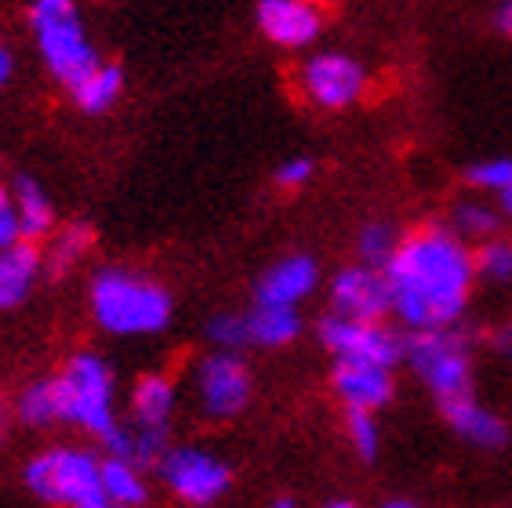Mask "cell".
<instances>
[{"instance_id": "30", "label": "cell", "mask_w": 512, "mask_h": 508, "mask_svg": "<svg viewBox=\"0 0 512 508\" xmlns=\"http://www.w3.org/2000/svg\"><path fill=\"white\" fill-rule=\"evenodd\" d=\"M313 175H316L313 157H287L284 164L273 171V182H276V189H287V193H291V189L309 186Z\"/></svg>"}, {"instance_id": "5", "label": "cell", "mask_w": 512, "mask_h": 508, "mask_svg": "<svg viewBox=\"0 0 512 508\" xmlns=\"http://www.w3.org/2000/svg\"><path fill=\"white\" fill-rule=\"evenodd\" d=\"M59 392V421H73L91 436L106 440L117 429L113 418V371L95 352H77L55 378Z\"/></svg>"}, {"instance_id": "26", "label": "cell", "mask_w": 512, "mask_h": 508, "mask_svg": "<svg viewBox=\"0 0 512 508\" xmlns=\"http://www.w3.org/2000/svg\"><path fill=\"white\" fill-rule=\"evenodd\" d=\"M19 418L30 421V425H51V421H59V392H55V378H40L22 392Z\"/></svg>"}, {"instance_id": "22", "label": "cell", "mask_w": 512, "mask_h": 508, "mask_svg": "<svg viewBox=\"0 0 512 508\" xmlns=\"http://www.w3.org/2000/svg\"><path fill=\"white\" fill-rule=\"evenodd\" d=\"M502 207L487 204V200H458L451 207V229L462 240H491L502 229Z\"/></svg>"}, {"instance_id": "31", "label": "cell", "mask_w": 512, "mask_h": 508, "mask_svg": "<svg viewBox=\"0 0 512 508\" xmlns=\"http://www.w3.org/2000/svg\"><path fill=\"white\" fill-rule=\"evenodd\" d=\"M168 454V429H138L135 425V465H160Z\"/></svg>"}, {"instance_id": "29", "label": "cell", "mask_w": 512, "mask_h": 508, "mask_svg": "<svg viewBox=\"0 0 512 508\" xmlns=\"http://www.w3.org/2000/svg\"><path fill=\"white\" fill-rule=\"evenodd\" d=\"M345 425H349V440H353L356 454L360 458H375L378 454V425H375V411H360V407H345Z\"/></svg>"}, {"instance_id": "27", "label": "cell", "mask_w": 512, "mask_h": 508, "mask_svg": "<svg viewBox=\"0 0 512 508\" xmlns=\"http://www.w3.org/2000/svg\"><path fill=\"white\" fill-rule=\"evenodd\" d=\"M465 182L476 189V193H502L512 182V157H487L476 160V164L465 167Z\"/></svg>"}, {"instance_id": "21", "label": "cell", "mask_w": 512, "mask_h": 508, "mask_svg": "<svg viewBox=\"0 0 512 508\" xmlns=\"http://www.w3.org/2000/svg\"><path fill=\"white\" fill-rule=\"evenodd\" d=\"M95 244V229L88 222H69L59 225L55 233L48 236V251H44V273L48 276H66L73 273L84 254Z\"/></svg>"}, {"instance_id": "24", "label": "cell", "mask_w": 512, "mask_h": 508, "mask_svg": "<svg viewBox=\"0 0 512 508\" xmlns=\"http://www.w3.org/2000/svg\"><path fill=\"white\" fill-rule=\"evenodd\" d=\"M476 276L487 284H512V240L505 236H491L480 240V247L473 251Z\"/></svg>"}, {"instance_id": "14", "label": "cell", "mask_w": 512, "mask_h": 508, "mask_svg": "<svg viewBox=\"0 0 512 508\" xmlns=\"http://www.w3.org/2000/svg\"><path fill=\"white\" fill-rule=\"evenodd\" d=\"M335 392L342 396L345 407L378 411V407H385V403L393 400V374H389V367H378V363L338 360Z\"/></svg>"}, {"instance_id": "23", "label": "cell", "mask_w": 512, "mask_h": 508, "mask_svg": "<svg viewBox=\"0 0 512 508\" xmlns=\"http://www.w3.org/2000/svg\"><path fill=\"white\" fill-rule=\"evenodd\" d=\"M102 487H106L113 508L146 505V483H142V476H138L135 461H124V458H113V454H109V458L102 461Z\"/></svg>"}, {"instance_id": "9", "label": "cell", "mask_w": 512, "mask_h": 508, "mask_svg": "<svg viewBox=\"0 0 512 508\" xmlns=\"http://www.w3.org/2000/svg\"><path fill=\"white\" fill-rule=\"evenodd\" d=\"M157 472L186 505H211V501H218L226 494L229 479H233L226 461H218L215 454L193 447H178V450L168 447V454L160 458Z\"/></svg>"}, {"instance_id": "39", "label": "cell", "mask_w": 512, "mask_h": 508, "mask_svg": "<svg viewBox=\"0 0 512 508\" xmlns=\"http://www.w3.org/2000/svg\"><path fill=\"white\" fill-rule=\"evenodd\" d=\"M327 508H356L353 501H335V505H327Z\"/></svg>"}, {"instance_id": "16", "label": "cell", "mask_w": 512, "mask_h": 508, "mask_svg": "<svg viewBox=\"0 0 512 508\" xmlns=\"http://www.w3.org/2000/svg\"><path fill=\"white\" fill-rule=\"evenodd\" d=\"M440 411H444L447 425H451L462 440L476 443V447H483V450H498L509 440L505 421L487 411V407H480V403L473 400V392H469V396H454V400H440Z\"/></svg>"}, {"instance_id": "25", "label": "cell", "mask_w": 512, "mask_h": 508, "mask_svg": "<svg viewBox=\"0 0 512 508\" xmlns=\"http://www.w3.org/2000/svg\"><path fill=\"white\" fill-rule=\"evenodd\" d=\"M400 247V233H396L393 222H367L356 236V254L364 265H375L385 269V262L393 258V251Z\"/></svg>"}, {"instance_id": "10", "label": "cell", "mask_w": 512, "mask_h": 508, "mask_svg": "<svg viewBox=\"0 0 512 508\" xmlns=\"http://www.w3.org/2000/svg\"><path fill=\"white\" fill-rule=\"evenodd\" d=\"M255 26L273 48L306 51L320 40L327 15L320 0H258Z\"/></svg>"}, {"instance_id": "6", "label": "cell", "mask_w": 512, "mask_h": 508, "mask_svg": "<svg viewBox=\"0 0 512 508\" xmlns=\"http://www.w3.org/2000/svg\"><path fill=\"white\" fill-rule=\"evenodd\" d=\"M291 84L316 113H345L371 95V69L349 51H313L298 62Z\"/></svg>"}, {"instance_id": "36", "label": "cell", "mask_w": 512, "mask_h": 508, "mask_svg": "<svg viewBox=\"0 0 512 508\" xmlns=\"http://www.w3.org/2000/svg\"><path fill=\"white\" fill-rule=\"evenodd\" d=\"M498 207H502V215H505V218H512V182L502 189V193H498Z\"/></svg>"}, {"instance_id": "33", "label": "cell", "mask_w": 512, "mask_h": 508, "mask_svg": "<svg viewBox=\"0 0 512 508\" xmlns=\"http://www.w3.org/2000/svg\"><path fill=\"white\" fill-rule=\"evenodd\" d=\"M15 73H19V55H15V48H11V44H4V40H0V91L15 80Z\"/></svg>"}, {"instance_id": "20", "label": "cell", "mask_w": 512, "mask_h": 508, "mask_svg": "<svg viewBox=\"0 0 512 508\" xmlns=\"http://www.w3.org/2000/svg\"><path fill=\"white\" fill-rule=\"evenodd\" d=\"M247 327H251V345H266V349H280L291 345L302 334V316L298 305H262L247 313Z\"/></svg>"}, {"instance_id": "35", "label": "cell", "mask_w": 512, "mask_h": 508, "mask_svg": "<svg viewBox=\"0 0 512 508\" xmlns=\"http://www.w3.org/2000/svg\"><path fill=\"white\" fill-rule=\"evenodd\" d=\"M494 345H498V349H502L505 356L512 360V320L498 327V334H494Z\"/></svg>"}, {"instance_id": "12", "label": "cell", "mask_w": 512, "mask_h": 508, "mask_svg": "<svg viewBox=\"0 0 512 508\" xmlns=\"http://www.w3.org/2000/svg\"><path fill=\"white\" fill-rule=\"evenodd\" d=\"M331 313L353 316V320H385L393 313L385 269L364 262L338 269L331 280Z\"/></svg>"}, {"instance_id": "1", "label": "cell", "mask_w": 512, "mask_h": 508, "mask_svg": "<svg viewBox=\"0 0 512 508\" xmlns=\"http://www.w3.org/2000/svg\"><path fill=\"white\" fill-rule=\"evenodd\" d=\"M393 313L407 331H433L462 320L476 284L473 251L451 225L429 222L400 236L385 262Z\"/></svg>"}, {"instance_id": "17", "label": "cell", "mask_w": 512, "mask_h": 508, "mask_svg": "<svg viewBox=\"0 0 512 508\" xmlns=\"http://www.w3.org/2000/svg\"><path fill=\"white\" fill-rule=\"evenodd\" d=\"M124 84H128L124 69H120L117 62L102 59L99 66L91 69L80 84H73L66 95H69V102H73V109H77V113H84V117H102V113H109V109L120 102V95H124Z\"/></svg>"}, {"instance_id": "15", "label": "cell", "mask_w": 512, "mask_h": 508, "mask_svg": "<svg viewBox=\"0 0 512 508\" xmlns=\"http://www.w3.org/2000/svg\"><path fill=\"white\" fill-rule=\"evenodd\" d=\"M44 273V251L33 240L0 247V309H19Z\"/></svg>"}, {"instance_id": "32", "label": "cell", "mask_w": 512, "mask_h": 508, "mask_svg": "<svg viewBox=\"0 0 512 508\" xmlns=\"http://www.w3.org/2000/svg\"><path fill=\"white\" fill-rule=\"evenodd\" d=\"M22 240V222H19V207H15V196L11 186H0V247H11Z\"/></svg>"}, {"instance_id": "38", "label": "cell", "mask_w": 512, "mask_h": 508, "mask_svg": "<svg viewBox=\"0 0 512 508\" xmlns=\"http://www.w3.org/2000/svg\"><path fill=\"white\" fill-rule=\"evenodd\" d=\"M382 508H422V505H414V501H389V505Z\"/></svg>"}, {"instance_id": "19", "label": "cell", "mask_w": 512, "mask_h": 508, "mask_svg": "<svg viewBox=\"0 0 512 508\" xmlns=\"http://www.w3.org/2000/svg\"><path fill=\"white\" fill-rule=\"evenodd\" d=\"M175 411V385L164 374H146L131 389V418L138 429H168V418Z\"/></svg>"}, {"instance_id": "2", "label": "cell", "mask_w": 512, "mask_h": 508, "mask_svg": "<svg viewBox=\"0 0 512 508\" xmlns=\"http://www.w3.org/2000/svg\"><path fill=\"white\" fill-rule=\"evenodd\" d=\"M91 313L109 334H157L171 323V294L153 276L106 265L91 276Z\"/></svg>"}, {"instance_id": "18", "label": "cell", "mask_w": 512, "mask_h": 508, "mask_svg": "<svg viewBox=\"0 0 512 508\" xmlns=\"http://www.w3.org/2000/svg\"><path fill=\"white\" fill-rule=\"evenodd\" d=\"M11 196H15V207H19L22 240H33V244L48 240L55 233V204H51L48 189L40 186L33 175H15Z\"/></svg>"}, {"instance_id": "3", "label": "cell", "mask_w": 512, "mask_h": 508, "mask_svg": "<svg viewBox=\"0 0 512 508\" xmlns=\"http://www.w3.org/2000/svg\"><path fill=\"white\" fill-rule=\"evenodd\" d=\"M26 22L48 77L66 91L102 62L95 40L88 37V26L80 19L77 0H30Z\"/></svg>"}, {"instance_id": "11", "label": "cell", "mask_w": 512, "mask_h": 508, "mask_svg": "<svg viewBox=\"0 0 512 508\" xmlns=\"http://www.w3.org/2000/svg\"><path fill=\"white\" fill-rule=\"evenodd\" d=\"M197 392L200 403L211 418H233L247 407L251 400V374H247V363L240 360L237 352H215L200 360L197 367Z\"/></svg>"}, {"instance_id": "34", "label": "cell", "mask_w": 512, "mask_h": 508, "mask_svg": "<svg viewBox=\"0 0 512 508\" xmlns=\"http://www.w3.org/2000/svg\"><path fill=\"white\" fill-rule=\"evenodd\" d=\"M494 26H498L505 37H512V0H505L502 8H498V15H494Z\"/></svg>"}, {"instance_id": "28", "label": "cell", "mask_w": 512, "mask_h": 508, "mask_svg": "<svg viewBox=\"0 0 512 508\" xmlns=\"http://www.w3.org/2000/svg\"><path fill=\"white\" fill-rule=\"evenodd\" d=\"M207 338H211L218 349L240 352L244 345H251V327H247V316H240V313H218L215 320L207 323Z\"/></svg>"}, {"instance_id": "13", "label": "cell", "mask_w": 512, "mask_h": 508, "mask_svg": "<svg viewBox=\"0 0 512 508\" xmlns=\"http://www.w3.org/2000/svg\"><path fill=\"white\" fill-rule=\"evenodd\" d=\"M320 284V265L309 254H287L258 276L255 302L262 305H298Z\"/></svg>"}, {"instance_id": "7", "label": "cell", "mask_w": 512, "mask_h": 508, "mask_svg": "<svg viewBox=\"0 0 512 508\" xmlns=\"http://www.w3.org/2000/svg\"><path fill=\"white\" fill-rule=\"evenodd\" d=\"M404 360L436 400H454V396L473 392L469 338L454 331V323L433 327V331H411V338H404Z\"/></svg>"}, {"instance_id": "8", "label": "cell", "mask_w": 512, "mask_h": 508, "mask_svg": "<svg viewBox=\"0 0 512 508\" xmlns=\"http://www.w3.org/2000/svg\"><path fill=\"white\" fill-rule=\"evenodd\" d=\"M320 342L335 352V360L378 363V367H393L396 360H404V338L382 320H353L331 313L320 320Z\"/></svg>"}, {"instance_id": "4", "label": "cell", "mask_w": 512, "mask_h": 508, "mask_svg": "<svg viewBox=\"0 0 512 508\" xmlns=\"http://www.w3.org/2000/svg\"><path fill=\"white\" fill-rule=\"evenodd\" d=\"M26 487L48 505L113 508L106 487H102V461L77 447H55L33 458L26 465Z\"/></svg>"}, {"instance_id": "37", "label": "cell", "mask_w": 512, "mask_h": 508, "mask_svg": "<svg viewBox=\"0 0 512 508\" xmlns=\"http://www.w3.org/2000/svg\"><path fill=\"white\" fill-rule=\"evenodd\" d=\"M269 508H298V505H295V501H291V498H276Z\"/></svg>"}]
</instances>
